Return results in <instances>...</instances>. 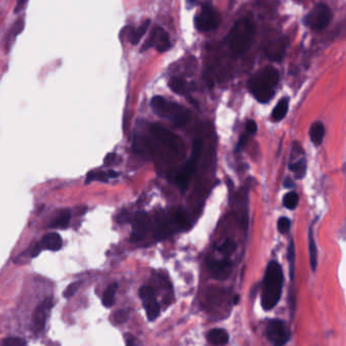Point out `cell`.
<instances>
[{"instance_id": "obj_1", "label": "cell", "mask_w": 346, "mask_h": 346, "mask_svg": "<svg viewBox=\"0 0 346 346\" xmlns=\"http://www.w3.org/2000/svg\"><path fill=\"white\" fill-rule=\"evenodd\" d=\"M284 284L281 266L276 261H270L267 265L261 294V305L264 310H271L278 303Z\"/></svg>"}, {"instance_id": "obj_2", "label": "cell", "mask_w": 346, "mask_h": 346, "mask_svg": "<svg viewBox=\"0 0 346 346\" xmlns=\"http://www.w3.org/2000/svg\"><path fill=\"white\" fill-rule=\"evenodd\" d=\"M278 80V71L268 66L259 70L250 78L248 88L259 103L266 104L273 98Z\"/></svg>"}, {"instance_id": "obj_3", "label": "cell", "mask_w": 346, "mask_h": 346, "mask_svg": "<svg viewBox=\"0 0 346 346\" xmlns=\"http://www.w3.org/2000/svg\"><path fill=\"white\" fill-rule=\"evenodd\" d=\"M255 28L249 19L238 20L229 33L228 43L232 53L235 56L245 54L251 47Z\"/></svg>"}, {"instance_id": "obj_4", "label": "cell", "mask_w": 346, "mask_h": 346, "mask_svg": "<svg viewBox=\"0 0 346 346\" xmlns=\"http://www.w3.org/2000/svg\"><path fill=\"white\" fill-rule=\"evenodd\" d=\"M151 107L157 115L169 119L177 125H183L190 119V114L183 107L176 103L169 102L162 97L153 98Z\"/></svg>"}, {"instance_id": "obj_5", "label": "cell", "mask_w": 346, "mask_h": 346, "mask_svg": "<svg viewBox=\"0 0 346 346\" xmlns=\"http://www.w3.org/2000/svg\"><path fill=\"white\" fill-rule=\"evenodd\" d=\"M203 148V143L201 140H196L193 146V151H192V156L190 160L185 163V165L182 167V169L178 172V174L175 177V182L176 185L179 187L180 191L184 192L190 183V180L192 179L194 173L196 172L197 166H198V161L201 156Z\"/></svg>"}, {"instance_id": "obj_6", "label": "cell", "mask_w": 346, "mask_h": 346, "mask_svg": "<svg viewBox=\"0 0 346 346\" xmlns=\"http://www.w3.org/2000/svg\"><path fill=\"white\" fill-rule=\"evenodd\" d=\"M331 17L332 12L330 8L324 3H319L307 15L306 23L311 28L315 30H320L328 25Z\"/></svg>"}, {"instance_id": "obj_7", "label": "cell", "mask_w": 346, "mask_h": 346, "mask_svg": "<svg viewBox=\"0 0 346 346\" xmlns=\"http://www.w3.org/2000/svg\"><path fill=\"white\" fill-rule=\"evenodd\" d=\"M221 17L219 13L210 5H204L202 12L196 18V26L199 30L210 32L218 27Z\"/></svg>"}, {"instance_id": "obj_8", "label": "cell", "mask_w": 346, "mask_h": 346, "mask_svg": "<svg viewBox=\"0 0 346 346\" xmlns=\"http://www.w3.org/2000/svg\"><path fill=\"white\" fill-rule=\"evenodd\" d=\"M267 338L273 346H284L290 339V331L281 320H271L266 330Z\"/></svg>"}, {"instance_id": "obj_9", "label": "cell", "mask_w": 346, "mask_h": 346, "mask_svg": "<svg viewBox=\"0 0 346 346\" xmlns=\"http://www.w3.org/2000/svg\"><path fill=\"white\" fill-rule=\"evenodd\" d=\"M140 297L143 302V306L146 310L147 317L150 321H154L160 313V307L155 298V293L150 287H143L140 289Z\"/></svg>"}, {"instance_id": "obj_10", "label": "cell", "mask_w": 346, "mask_h": 346, "mask_svg": "<svg viewBox=\"0 0 346 346\" xmlns=\"http://www.w3.org/2000/svg\"><path fill=\"white\" fill-rule=\"evenodd\" d=\"M150 47H155L160 53L167 51L170 48V38L168 33L161 27L154 28L149 40L143 46L142 51H145Z\"/></svg>"}, {"instance_id": "obj_11", "label": "cell", "mask_w": 346, "mask_h": 346, "mask_svg": "<svg viewBox=\"0 0 346 346\" xmlns=\"http://www.w3.org/2000/svg\"><path fill=\"white\" fill-rule=\"evenodd\" d=\"M52 307H53L52 301L50 299H47L43 301L36 309L33 319V329L36 333H41L43 331Z\"/></svg>"}, {"instance_id": "obj_12", "label": "cell", "mask_w": 346, "mask_h": 346, "mask_svg": "<svg viewBox=\"0 0 346 346\" xmlns=\"http://www.w3.org/2000/svg\"><path fill=\"white\" fill-rule=\"evenodd\" d=\"M151 131L152 134L159 139L164 145H166L167 147H169L171 150H174L175 152H178V148H179V139L177 136H175L174 134H172L171 132H169L168 130L159 127V125H152L151 127Z\"/></svg>"}, {"instance_id": "obj_13", "label": "cell", "mask_w": 346, "mask_h": 346, "mask_svg": "<svg viewBox=\"0 0 346 346\" xmlns=\"http://www.w3.org/2000/svg\"><path fill=\"white\" fill-rule=\"evenodd\" d=\"M209 268L215 278L226 279L230 275L232 263L227 258L220 260H211L209 263Z\"/></svg>"}, {"instance_id": "obj_14", "label": "cell", "mask_w": 346, "mask_h": 346, "mask_svg": "<svg viewBox=\"0 0 346 346\" xmlns=\"http://www.w3.org/2000/svg\"><path fill=\"white\" fill-rule=\"evenodd\" d=\"M149 217L146 213H138L133 221L132 238L134 240L142 239L149 230Z\"/></svg>"}, {"instance_id": "obj_15", "label": "cell", "mask_w": 346, "mask_h": 346, "mask_svg": "<svg viewBox=\"0 0 346 346\" xmlns=\"http://www.w3.org/2000/svg\"><path fill=\"white\" fill-rule=\"evenodd\" d=\"M288 46V40L286 38H279L271 42L266 48V55L272 61H280L284 58L286 49Z\"/></svg>"}, {"instance_id": "obj_16", "label": "cell", "mask_w": 346, "mask_h": 346, "mask_svg": "<svg viewBox=\"0 0 346 346\" xmlns=\"http://www.w3.org/2000/svg\"><path fill=\"white\" fill-rule=\"evenodd\" d=\"M62 245L63 241L59 234L49 233L43 237L40 246L44 249H48L51 251H58L62 248Z\"/></svg>"}, {"instance_id": "obj_17", "label": "cell", "mask_w": 346, "mask_h": 346, "mask_svg": "<svg viewBox=\"0 0 346 346\" xmlns=\"http://www.w3.org/2000/svg\"><path fill=\"white\" fill-rule=\"evenodd\" d=\"M208 340L212 345H226L229 341V334L224 329H213L208 333Z\"/></svg>"}, {"instance_id": "obj_18", "label": "cell", "mask_w": 346, "mask_h": 346, "mask_svg": "<svg viewBox=\"0 0 346 346\" xmlns=\"http://www.w3.org/2000/svg\"><path fill=\"white\" fill-rule=\"evenodd\" d=\"M325 136V127L321 121L314 122L310 128V138L314 145H321Z\"/></svg>"}, {"instance_id": "obj_19", "label": "cell", "mask_w": 346, "mask_h": 346, "mask_svg": "<svg viewBox=\"0 0 346 346\" xmlns=\"http://www.w3.org/2000/svg\"><path fill=\"white\" fill-rule=\"evenodd\" d=\"M170 234H171V226H170L169 219L165 216H162L157 221V225L155 228V238L163 239V238H166Z\"/></svg>"}, {"instance_id": "obj_20", "label": "cell", "mask_w": 346, "mask_h": 346, "mask_svg": "<svg viewBox=\"0 0 346 346\" xmlns=\"http://www.w3.org/2000/svg\"><path fill=\"white\" fill-rule=\"evenodd\" d=\"M149 25H150V20H146L143 23H141V25L138 26L137 28L131 29L128 34V38H129L130 43L137 45L140 42V40L143 38V36L146 34Z\"/></svg>"}, {"instance_id": "obj_21", "label": "cell", "mask_w": 346, "mask_h": 346, "mask_svg": "<svg viewBox=\"0 0 346 346\" xmlns=\"http://www.w3.org/2000/svg\"><path fill=\"white\" fill-rule=\"evenodd\" d=\"M309 256H310V264H311L312 270L315 271L317 268V264H318V253H317V245H316L312 227L309 230Z\"/></svg>"}, {"instance_id": "obj_22", "label": "cell", "mask_w": 346, "mask_h": 346, "mask_svg": "<svg viewBox=\"0 0 346 346\" xmlns=\"http://www.w3.org/2000/svg\"><path fill=\"white\" fill-rule=\"evenodd\" d=\"M70 212L69 211H62L59 213V215L52 220L50 224V228H67L70 223Z\"/></svg>"}, {"instance_id": "obj_23", "label": "cell", "mask_w": 346, "mask_h": 346, "mask_svg": "<svg viewBox=\"0 0 346 346\" xmlns=\"http://www.w3.org/2000/svg\"><path fill=\"white\" fill-rule=\"evenodd\" d=\"M289 110V100L288 99H282L278 102V104L275 106L274 110L272 111L271 117L273 120L278 121L281 120L288 113Z\"/></svg>"}, {"instance_id": "obj_24", "label": "cell", "mask_w": 346, "mask_h": 346, "mask_svg": "<svg viewBox=\"0 0 346 346\" xmlns=\"http://www.w3.org/2000/svg\"><path fill=\"white\" fill-rule=\"evenodd\" d=\"M174 222L179 228L187 229L191 224L187 212L182 208L176 209V211L174 212Z\"/></svg>"}, {"instance_id": "obj_25", "label": "cell", "mask_w": 346, "mask_h": 346, "mask_svg": "<svg viewBox=\"0 0 346 346\" xmlns=\"http://www.w3.org/2000/svg\"><path fill=\"white\" fill-rule=\"evenodd\" d=\"M290 169L295 173L297 178L299 179L304 178L307 172V163L305 158H301L298 161L290 164Z\"/></svg>"}, {"instance_id": "obj_26", "label": "cell", "mask_w": 346, "mask_h": 346, "mask_svg": "<svg viewBox=\"0 0 346 346\" xmlns=\"http://www.w3.org/2000/svg\"><path fill=\"white\" fill-rule=\"evenodd\" d=\"M117 289L116 284H112L109 286V288L106 290L104 296H103V304L107 308H111L115 303V291Z\"/></svg>"}, {"instance_id": "obj_27", "label": "cell", "mask_w": 346, "mask_h": 346, "mask_svg": "<svg viewBox=\"0 0 346 346\" xmlns=\"http://www.w3.org/2000/svg\"><path fill=\"white\" fill-rule=\"evenodd\" d=\"M169 87L172 91L178 93V95H181L184 92L185 90V87H186V83L184 81V79L182 78H179V77H173L170 79L169 81Z\"/></svg>"}, {"instance_id": "obj_28", "label": "cell", "mask_w": 346, "mask_h": 346, "mask_svg": "<svg viewBox=\"0 0 346 346\" xmlns=\"http://www.w3.org/2000/svg\"><path fill=\"white\" fill-rule=\"evenodd\" d=\"M299 196L295 192H291L287 194L284 198V206L289 210H294L298 206Z\"/></svg>"}, {"instance_id": "obj_29", "label": "cell", "mask_w": 346, "mask_h": 346, "mask_svg": "<svg viewBox=\"0 0 346 346\" xmlns=\"http://www.w3.org/2000/svg\"><path fill=\"white\" fill-rule=\"evenodd\" d=\"M235 250H236V243H235L233 240H231V239H227V240L221 245V247H220V249H219V251H220L222 254H224L225 256L230 255V254H232Z\"/></svg>"}, {"instance_id": "obj_30", "label": "cell", "mask_w": 346, "mask_h": 346, "mask_svg": "<svg viewBox=\"0 0 346 346\" xmlns=\"http://www.w3.org/2000/svg\"><path fill=\"white\" fill-rule=\"evenodd\" d=\"M288 258H289V262H290V274H291V277L293 279L294 278V269H295V246H294L293 241L290 243V246H289Z\"/></svg>"}, {"instance_id": "obj_31", "label": "cell", "mask_w": 346, "mask_h": 346, "mask_svg": "<svg viewBox=\"0 0 346 346\" xmlns=\"http://www.w3.org/2000/svg\"><path fill=\"white\" fill-rule=\"evenodd\" d=\"M0 346H26V342L20 337H8L1 342Z\"/></svg>"}, {"instance_id": "obj_32", "label": "cell", "mask_w": 346, "mask_h": 346, "mask_svg": "<svg viewBox=\"0 0 346 346\" xmlns=\"http://www.w3.org/2000/svg\"><path fill=\"white\" fill-rule=\"evenodd\" d=\"M108 179H109V175L105 172H90L86 177V182H90L93 180L107 182Z\"/></svg>"}, {"instance_id": "obj_33", "label": "cell", "mask_w": 346, "mask_h": 346, "mask_svg": "<svg viewBox=\"0 0 346 346\" xmlns=\"http://www.w3.org/2000/svg\"><path fill=\"white\" fill-rule=\"evenodd\" d=\"M290 228H291V221H290V219L287 218V217H281L278 220V222H277V229H278V231L280 233L285 234V233L289 232Z\"/></svg>"}, {"instance_id": "obj_34", "label": "cell", "mask_w": 346, "mask_h": 346, "mask_svg": "<svg viewBox=\"0 0 346 346\" xmlns=\"http://www.w3.org/2000/svg\"><path fill=\"white\" fill-rule=\"evenodd\" d=\"M79 287H80V282H79V281H78V282H73V284H71V285L66 289V291L64 292V297L67 298V299L73 297V296L76 294V292L78 291Z\"/></svg>"}, {"instance_id": "obj_35", "label": "cell", "mask_w": 346, "mask_h": 346, "mask_svg": "<svg viewBox=\"0 0 346 346\" xmlns=\"http://www.w3.org/2000/svg\"><path fill=\"white\" fill-rule=\"evenodd\" d=\"M128 319V312L120 310L118 312H116L114 315V322L115 324H121L123 323L125 320Z\"/></svg>"}, {"instance_id": "obj_36", "label": "cell", "mask_w": 346, "mask_h": 346, "mask_svg": "<svg viewBox=\"0 0 346 346\" xmlns=\"http://www.w3.org/2000/svg\"><path fill=\"white\" fill-rule=\"evenodd\" d=\"M246 130L249 134H255L257 131V124L254 120H248L246 123Z\"/></svg>"}, {"instance_id": "obj_37", "label": "cell", "mask_w": 346, "mask_h": 346, "mask_svg": "<svg viewBox=\"0 0 346 346\" xmlns=\"http://www.w3.org/2000/svg\"><path fill=\"white\" fill-rule=\"evenodd\" d=\"M26 2H27V0H17L14 11L15 12H19L20 10H22L24 8V5L26 4Z\"/></svg>"}, {"instance_id": "obj_38", "label": "cell", "mask_w": 346, "mask_h": 346, "mask_svg": "<svg viewBox=\"0 0 346 346\" xmlns=\"http://www.w3.org/2000/svg\"><path fill=\"white\" fill-rule=\"evenodd\" d=\"M115 157H116V156H115V154H114V153L108 154V155L106 156V158H105V164H106V165H111L112 163L115 162Z\"/></svg>"}, {"instance_id": "obj_39", "label": "cell", "mask_w": 346, "mask_h": 346, "mask_svg": "<svg viewBox=\"0 0 346 346\" xmlns=\"http://www.w3.org/2000/svg\"><path fill=\"white\" fill-rule=\"evenodd\" d=\"M247 140V138L245 137V136H242L241 138H240V141H239V144H238V146H237V148L238 149H240L244 144H245V141Z\"/></svg>"}, {"instance_id": "obj_40", "label": "cell", "mask_w": 346, "mask_h": 346, "mask_svg": "<svg viewBox=\"0 0 346 346\" xmlns=\"http://www.w3.org/2000/svg\"><path fill=\"white\" fill-rule=\"evenodd\" d=\"M163 302H164L166 305H169V304L172 302V296H171V295H168V296L164 297Z\"/></svg>"}, {"instance_id": "obj_41", "label": "cell", "mask_w": 346, "mask_h": 346, "mask_svg": "<svg viewBox=\"0 0 346 346\" xmlns=\"http://www.w3.org/2000/svg\"><path fill=\"white\" fill-rule=\"evenodd\" d=\"M198 3V0H187V5H188V8H192L194 7L196 4Z\"/></svg>"}, {"instance_id": "obj_42", "label": "cell", "mask_w": 346, "mask_h": 346, "mask_svg": "<svg viewBox=\"0 0 346 346\" xmlns=\"http://www.w3.org/2000/svg\"><path fill=\"white\" fill-rule=\"evenodd\" d=\"M108 175H109V177H116L117 176V172H115L114 170H111Z\"/></svg>"}, {"instance_id": "obj_43", "label": "cell", "mask_w": 346, "mask_h": 346, "mask_svg": "<svg viewBox=\"0 0 346 346\" xmlns=\"http://www.w3.org/2000/svg\"><path fill=\"white\" fill-rule=\"evenodd\" d=\"M292 180H290V179H287L286 180V183H285V185L286 186H291V185H293V182H291Z\"/></svg>"}, {"instance_id": "obj_44", "label": "cell", "mask_w": 346, "mask_h": 346, "mask_svg": "<svg viewBox=\"0 0 346 346\" xmlns=\"http://www.w3.org/2000/svg\"><path fill=\"white\" fill-rule=\"evenodd\" d=\"M127 346H137L135 343H134V341L133 340H128L127 341Z\"/></svg>"}]
</instances>
